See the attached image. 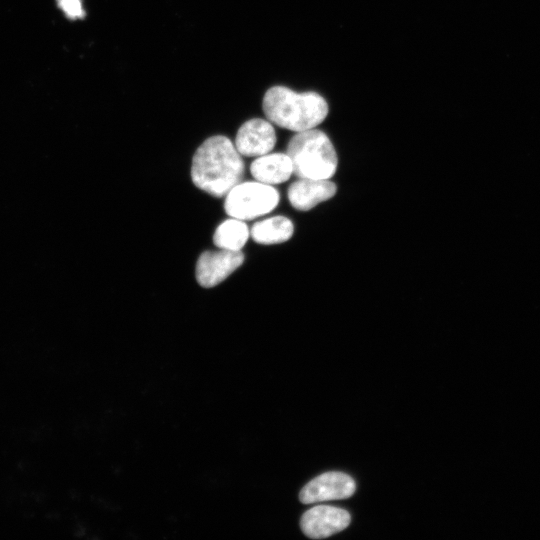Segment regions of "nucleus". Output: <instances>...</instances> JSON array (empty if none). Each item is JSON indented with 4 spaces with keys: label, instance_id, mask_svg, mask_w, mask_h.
<instances>
[{
    "label": "nucleus",
    "instance_id": "6",
    "mask_svg": "<svg viewBox=\"0 0 540 540\" xmlns=\"http://www.w3.org/2000/svg\"><path fill=\"white\" fill-rule=\"evenodd\" d=\"M354 480L342 472H326L308 482L300 491L304 504L349 498L355 492Z\"/></svg>",
    "mask_w": 540,
    "mask_h": 540
},
{
    "label": "nucleus",
    "instance_id": "12",
    "mask_svg": "<svg viewBox=\"0 0 540 540\" xmlns=\"http://www.w3.org/2000/svg\"><path fill=\"white\" fill-rule=\"evenodd\" d=\"M249 235L250 231L246 223L231 217L216 228L213 242L219 249L240 251Z\"/></svg>",
    "mask_w": 540,
    "mask_h": 540
},
{
    "label": "nucleus",
    "instance_id": "8",
    "mask_svg": "<svg viewBox=\"0 0 540 540\" xmlns=\"http://www.w3.org/2000/svg\"><path fill=\"white\" fill-rule=\"evenodd\" d=\"M276 143V134L271 122L261 118L246 121L238 129L235 147L240 155L259 157L270 153Z\"/></svg>",
    "mask_w": 540,
    "mask_h": 540
},
{
    "label": "nucleus",
    "instance_id": "3",
    "mask_svg": "<svg viewBox=\"0 0 540 540\" xmlns=\"http://www.w3.org/2000/svg\"><path fill=\"white\" fill-rule=\"evenodd\" d=\"M286 154L299 178L330 179L337 170L338 158L331 140L315 128L296 132Z\"/></svg>",
    "mask_w": 540,
    "mask_h": 540
},
{
    "label": "nucleus",
    "instance_id": "5",
    "mask_svg": "<svg viewBox=\"0 0 540 540\" xmlns=\"http://www.w3.org/2000/svg\"><path fill=\"white\" fill-rule=\"evenodd\" d=\"M243 261L241 251H205L196 264V280L202 287H214L240 267Z\"/></svg>",
    "mask_w": 540,
    "mask_h": 540
},
{
    "label": "nucleus",
    "instance_id": "7",
    "mask_svg": "<svg viewBox=\"0 0 540 540\" xmlns=\"http://www.w3.org/2000/svg\"><path fill=\"white\" fill-rule=\"evenodd\" d=\"M350 514L333 506H315L301 518L302 532L309 538L322 539L344 530L350 523Z\"/></svg>",
    "mask_w": 540,
    "mask_h": 540
},
{
    "label": "nucleus",
    "instance_id": "11",
    "mask_svg": "<svg viewBox=\"0 0 540 540\" xmlns=\"http://www.w3.org/2000/svg\"><path fill=\"white\" fill-rule=\"evenodd\" d=\"M294 225L284 216H274L256 222L250 231L253 240L259 244H277L291 238Z\"/></svg>",
    "mask_w": 540,
    "mask_h": 540
},
{
    "label": "nucleus",
    "instance_id": "4",
    "mask_svg": "<svg viewBox=\"0 0 540 540\" xmlns=\"http://www.w3.org/2000/svg\"><path fill=\"white\" fill-rule=\"evenodd\" d=\"M225 196L226 213L240 220L263 216L274 210L280 200L279 192L273 186L258 181L240 182Z\"/></svg>",
    "mask_w": 540,
    "mask_h": 540
},
{
    "label": "nucleus",
    "instance_id": "9",
    "mask_svg": "<svg viewBox=\"0 0 540 540\" xmlns=\"http://www.w3.org/2000/svg\"><path fill=\"white\" fill-rule=\"evenodd\" d=\"M336 191L337 187L330 179L299 178L289 186L287 196L293 208L308 211L332 198Z\"/></svg>",
    "mask_w": 540,
    "mask_h": 540
},
{
    "label": "nucleus",
    "instance_id": "13",
    "mask_svg": "<svg viewBox=\"0 0 540 540\" xmlns=\"http://www.w3.org/2000/svg\"><path fill=\"white\" fill-rule=\"evenodd\" d=\"M57 2L69 18L78 19L85 15L81 0H57Z\"/></svg>",
    "mask_w": 540,
    "mask_h": 540
},
{
    "label": "nucleus",
    "instance_id": "1",
    "mask_svg": "<svg viewBox=\"0 0 540 540\" xmlns=\"http://www.w3.org/2000/svg\"><path fill=\"white\" fill-rule=\"evenodd\" d=\"M244 163L231 140L217 135L206 139L196 150L191 167L193 183L215 197L225 196L241 182Z\"/></svg>",
    "mask_w": 540,
    "mask_h": 540
},
{
    "label": "nucleus",
    "instance_id": "10",
    "mask_svg": "<svg viewBox=\"0 0 540 540\" xmlns=\"http://www.w3.org/2000/svg\"><path fill=\"white\" fill-rule=\"evenodd\" d=\"M250 171L256 181L272 186L287 181L293 167L287 154L267 153L252 162Z\"/></svg>",
    "mask_w": 540,
    "mask_h": 540
},
{
    "label": "nucleus",
    "instance_id": "2",
    "mask_svg": "<svg viewBox=\"0 0 540 540\" xmlns=\"http://www.w3.org/2000/svg\"><path fill=\"white\" fill-rule=\"evenodd\" d=\"M267 119L282 128L300 132L322 123L329 112L326 100L316 92H295L285 86L269 88L262 102Z\"/></svg>",
    "mask_w": 540,
    "mask_h": 540
}]
</instances>
